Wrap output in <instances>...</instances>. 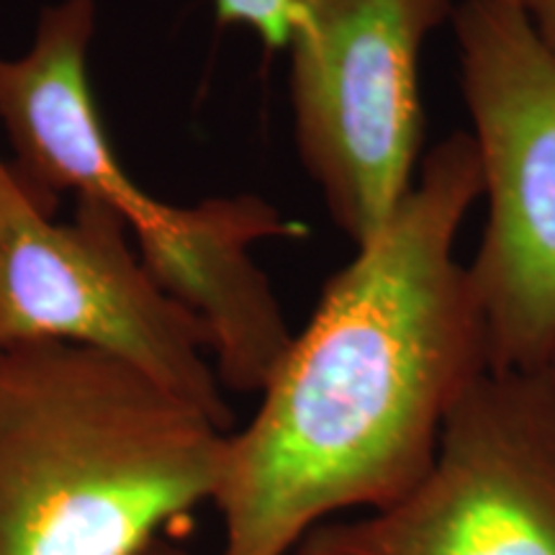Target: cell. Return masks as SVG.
Listing matches in <instances>:
<instances>
[{"mask_svg":"<svg viewBox=\"0 0 555 555\" xmlns=\"http://www.w3.org/2000/svg\"><path fill=\"white\" fill-rule=\"evenodd\" d=\"M124 221L78 198L69 221L0 159V345L99 350L191 401L221 427L232 412L204 324L150 273Z\"/></svg>","mask_w":555,"mask_h":555,"instance_id":"obj_5","label":"cell"},{"mask_svg":"<svg viewBox=\"0 0 555 555\" xmlns=\"http://www.w3.org/2000/svg\"><path fill=\"white\" fill-rule=\"evenodd\" d=\"M450 21L486 196L468 270L491 371L545 373L555 352V54L517 0H461Z\"/></svg>","mask_w":555,"mask_h":555,"instance_id":"obj_4","label":"cell"},{"mask_svg":"<svg viewBox=\"0 0 555 555\" xmlns=\"http://www.w3.org/2000/svg\"><path fill=\"white\" fill-rule=\"evenodd\" d=\"M455 0H298L286 44L296 144L352 245L412 191L422 147L420 54Z\"/></svg>","mask_w":555,"mask_h":555,"instance_id":"obj_6","label":"cell"},{"mask_svg":"<svg viewBox=\"0 0 555 555\" xmlns=\"http://www.w3.org/2000/svg\"><path fill=\"white\" fill-rule=\"evenodd\" d=\"M481 191L474 139L448 134L330 278L260 409L229 433L214 496L224 555H288L330 515L384 509L433 468L448 416L491 371L481 298L455 258Z\"/></svg>","mask_w":555,"mask_h":555,"instance_id":"obj_1","label":"cell"},{"mask_svg":"<svg viewBox=\"0 0 555 555\" xmlns=\"http://www.w3.org/2000/svg\"><path fill=\"white\" fill-rule=\"evenodd\" d=\"M93 31V0H60L39 13L29 50L0 57V124L18 176L50 201L75 193L116 214L155 281L204 324L221 386L262 393L294 332L253 249L309 229L249 193L172 206L139 189L90 90Z\"/></svg>","mask_w":555,"mask_h":555,"instance_id":"obj_3","label":"cell"},{"mask_svg":"<svg viewBox=\"0 0 555 555\" xmlns=\"http://www.w3.org/2000/svg\"><path fill=\"white\" fill-rule=\"evenodd\" d=\"M291 555H555V393L489 371L457 401L427 476L399 502L322 522Z\"/></svg>","mask_w":555,"mask_h":555,"instance_id":"obj_7","label":"cell"},{"mask_svg":"<svg viewBox=\"0 0 555 555\" xmlns=\"http://www.w3.org/2000/svg\"><path fill=\"white\" fill-rule=\"evenodd\" d=\"M229 433L99 350L0 345V555H142L214 502Z\"/></svg>","mask_w":555,"mask_h":555,"instance_id":"obj_2","label":"cell"},{"mask_svg":"<svg viewBox=\"0 0 555 555\" xmlns=\"http://www.w3.org/2000/svg\"><path fill=\"white\" fill-rule=\"evenodd\" d=\"M545 376H547V380H551V388H553V393H555V352H553L551 363H547V371H545Z\"/></svg>","mask_w":555,"mask_h":555,"instance_id":"obj_11","label":"cell"},{"mask_svg":"<svg viewBox=\"0 0 555 555\" xmlns=\"http://www.w3.org/2000/svg\"><path fill=\"white\" fill-rule=\"evenodd\" d=\"M221 26H245L268 50H286L298 0H214Z\"/></svg>","mask_w":555,"mask_h":555,"instance_id":"obj_8","label":"cell"},{"mask_svg":"<svg viewBox=\"0 0 555 555\" xmlns=\"http://www.w3.org/2000/svg\"><path fill=\"white\" fill-rule=\"evenodd\" d=\"M142 555H193V553H191L185 545L172 543V540L159 538V540H155V543H152Z\"/></svg>","mask_w":555,"mask_h":555,"instance_id":"obj_10","label":"cell"},{"mask_svg":"<svg viewBox=\"0 0 555 555\" xmlns=\"http://www.w3.org/2000/svg\"><path fill=\"white\" fill-rule=\"evenodd\" d=\"M517 5L545 50L555 54V0H517Z\"/></svg>","mask_w":555,"mask_h":555,"instance_id":"obj_9","label":"cell"}]
</instances>
